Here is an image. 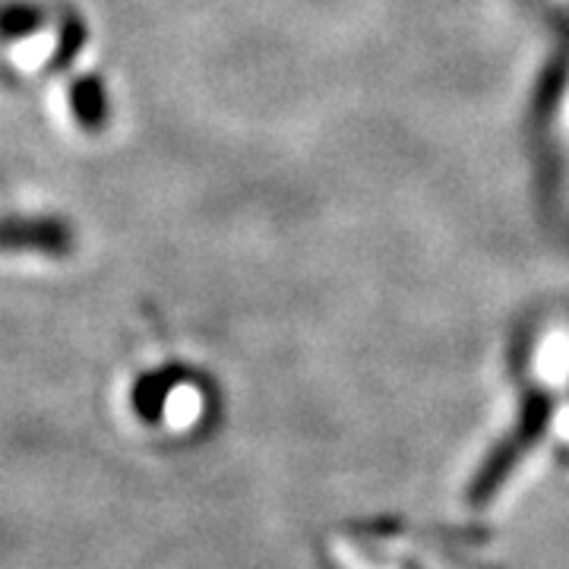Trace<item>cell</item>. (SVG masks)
<instances>
[]
</instances>
